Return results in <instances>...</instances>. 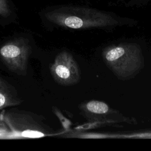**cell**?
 I'll return each mask as SVG.
<instances>
[{
    "mask_svg": "<svg viewBox=\"0 0 151 151\" xmlns=\"http://www.w3.org/2000/svg\"><path fill=\"white\" fill-rule=\"evenodd\" d=\"M31 47L27 39L19 38L11 40L0 48V57L11 71L19 74L27 70Z\"/></svg>",
    "mask_w": 151,
    "mask_h": 151,
    "instance_id": "5b68a950",
    "label": "cell"
},
{
    "mask_svg": "<svg viewBox=\"0 0 151 151\" xmlns=\"http://www.w3.org/2000/svg\"><path fill=\"white\" fill-rule=\"evenodd\" d=\"M45 18L51 22L74 29L114 27L119 21L111 15L95 9L64 6L48 11Z\"/></svg>",
    "mask_w": 151,
    "mask_h": 151,
    "instance_id": "6da1fadb",
    "label": "cell"
},
{
    "mask_svg": "<svg viewBox=\"0 0 151 151\" xmlns=\"http://www.w3.org/2000/svg\"><path fill=\"white\" fill-rule=\"evenodd\" d=\"M2 120L17 136L38 138L55 133L53 128L43 122L44 117L18 110H9L1 115Z\"/></svg>",
    "mask_w": 151,
    "mask_h": 151,
    "instance_id": "3957f363",
    "label": "cell"
},
{
    "mask_svg": "<svg viewBox=\"0 0 151 151\" xmlns=\"http://www.w3.org/2000/svg\"><path fill=\"white\" fill-rule=\"evenodd\" d=\"M54 80L59 84L70 86L78 83L81 78L80 67L73 56L63 51L55 57L50 67Z\"/></svg>",
    "mask_w": 151,
    "mask_h": 151,
    "instance_id": "8992f818",
    "label": "cell"
},
{
    "mask_svg": "<svg viewBox=\"0 0 151 151\" xmlns=\"http://www.w3.org/2000/svg\"><path fill=\"white\" fill-rule=\"evenodd\" d=\"M81 110L84 117L90 122L109 125L120 123L133 125L137 124L134 117L126 116L101 101L90 100L86 102L81 104Z\"/></svg>",
    "mask_w": 151,
    "mask_h": 151,
    "instance_id": "277c9868",
    "label": "cell"
},
{
    "mask_svg": "<svg viewBox=\"0 0 151 151\" xmlns=\"http://www.w3.org/2000/svg\"><path fill=\"white\" fill-rule=\"evenodd\" d=\"M104 63L119 80L134 78L145 66L140 45L134 42H123L106 47L102 51Z\"/></svg>",
    "mask_w": 151,
    "mask_h": 151,
    "instance_id": "7a4b0ae2",
    "label": "cell"
},
{
    "mask_svg": "<svg viewBox=\"0 0 151 151\" xmlns=\"http://www.w3.org/2000/svg\"><path fill=\"white\" fill-rule=\"evenodd\" d=\"M9 13V8L6 0H0V16H6Z\"/></svg>",
    "mask_w": 151,
    "mask_h": 151,
    "instance_id": "52a82bcc",
    "label": "cell"
}]
</instances>
